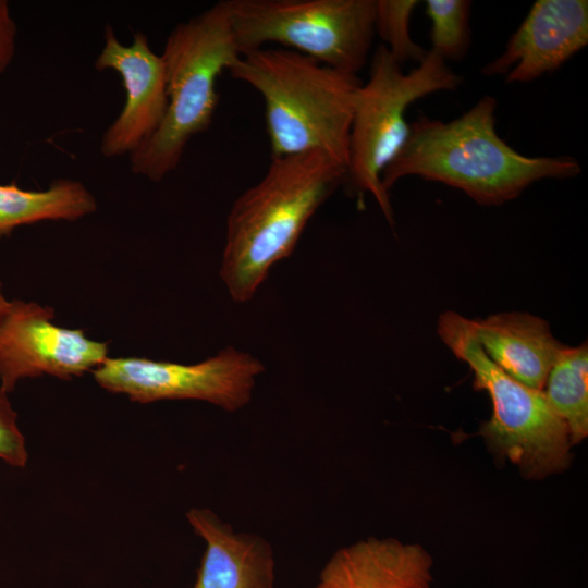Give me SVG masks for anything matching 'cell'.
Segmentation results:
<instances>
[{
    "label": "cell",
    "instance_id": "6da1fadb",
    "mask_svg": "<svg viewBox=\"0 0 588 588\" xmlns=\"http://www.w3.org/2000/svg\"><path fill=\"white\" fill-rule=\"evenodd\" d=\"M497 107V99L487 95L454 120L416 119L402 149L382 172L384 189L416 175L457 188L480 205L499 206L535 182L580 173L574 158L528 157L513 149L495 131Z\"/></svg>",
    "mask_w": 588,
    "mask_h": 588
},
{
    "label": "cell",
    "instance_id": "7a4b0ae2",
    "mask_svg": "<svg viewBox=\"0 0 588 588\" xmlns=\"http://www.w3.org/2000/svg\"><path fill=\"white\" fill-rule=\"evenodd\" d=\"M345 177L346 168L321 151L272 158L262 179L234 201L228 216L219 274L234 302L254 297Z\"/></svg>",
    "mask_w": 588,
    "mask_h": 588
},
{
    "label": "cell",
    "instance_id": "3957f363",
    "mask_svg": "<svg viewBox=\"0 0 588 588\" xmlns=\"http://www.w3.org/2000/svg\"><path fill=\"white\" fill-rule=\"evenodd\" d=\"M229 72L261 95L272 158L321 151L346 168L357 75L264 47L243 53Z\"/></svg>",
    "mask_w": 588,
    "mask_h": 588
},
{
    "label": "cell",
    "instance_id": "277c9868",
    "mask_svg": "<svg viewBox=\"0 0 588 588\" xmlns=\"http://www.w3.org/2000/svg\"><path fill=\"white\" fill-rule=\"evenodd\" d=\"M241 56L231 27L229 0L171 30L161 54L167 77V113L157 132L131 154L133 173L161 181L176 169L188 142L212 121L219 75Z\"/></svg>",
    "mask_w": 588,
    "mask_h": 588
},
{
    "label": "cell",
    "instance_id": "5b68a950",
    "mask_svg": "<svg viewBox=\"0 0 588 588\" xmlns=\"http://www.w3.org/2000/svg\"><path fill=\"white\" fill-rule=\"evenodd\" d=\"M438 334L473 370L475 388L491 399L492 415L479 431L488 448L517 465L525 478L542 479L566 469L572 458L569 433L542 390L500 369L476 340L470 319L445 311L439 318Z\"/></svg>",
    "mask_w": 588,
    "mask_h": 588
},
{
    "label": "cell",
    "instance_id": "8992f818",
    "mask_svg": "<svg viewBox=\"0 0 588 588\" xmlns=\"http://www.w3.org/2000/svg\"><path fill=\"white\" fill-rule=\"evenodd\" d=\"M462 83V76L430 50L408 73L384 45L373 52L369 78L356 95L345 183L355 192L371 194L391 224L393 209L381 175L408 137L406 110L427 95L455 90Z\"/></svg>",
    "mask_w": 588,
    "mask_h": 588
},
{
    "label": "cell",
    "instance_id": "52a82bcc",
    "mask_svg": "<svg viewBox=\"0 0 588 588\" xmlns=\"http://www.w3.org/2000/svg\"><path fill=\"white\" fill-rule=\"evenodd\" d=\"M241 54L268 42L357 75L375 35L376 0H229Z\"/></svg>",
    "mask_w": 588,
    "mask_h": 588
},
{
    "label": "cell",
    "instance_id": "ba28073f",
    "mask_svg": "<svg viewBox=\"0 0 588 588\" xmlns=\"http://www.w3.org/2000/svg\"><path fill=\"white\" fill-rule=\"evenodd\" d=\"M264 371L258 358L228 346L195 364L107 357L93 377L103 390L136 403L194 400L234 413L252 401L257 378Z\"/></svg>",
    "mask_w": 588,
    "mask_h": 588
},
{
    "label": "cell",
    "instance_id": "9c48e42d",
    "mask_svg": "<svg viewBox=\"0 0 588 588\" xmlns=\"http://www.w3.org/2000/svg\"><path fill=\"white\" fill-rule=\"evenodd\" d=\"M54 310L36 302L9 301L0 316V387L9 394L29 378L71 380L93 372L109 357V343L83 329L54 324Z\"/></svg>",
    "mask_w": 588,
    "mask_h": 588
},
{
    "label": "cell",
    "instance_id": "30bf717a",
    "mask_svg": "<svg viewBox=\"0 0 588 588\" xmlns=\"http://www.w3.org/2000/svg\"><path fill=\"white\" fill-rule=\"evenodd\" d=\"M95 68L118 72L126 93L122 111L101 137L100 151L108 158L131 155L157 132L166 117L168 96L163 59L150 49L144 33L136 32L132 44L124 46L112 27L107 26L105 46Z\"/></svg>",
    "mask_w": 588,
    "mask_h": 588
},
{
    "label": "cell",
    "instance_id": "8fae6325",
    "mask_svg": "<svg viewBox=\"0 0 588 588\" xmlns=\"http://www.w3.org/2000/svg\"><path fill=\"white\" fill-rule=\"evenodd\" d=\"M587 44V0H538L504 51L481 72L504 75L506 83H529L558 70Z\"/></svg>",
    "mask_w": 588,
    "mask_h": 588
},
{
    "label": "cell",
    "instance_id": "7c38bea8",
    "mask_svg": "<svg viewBox=\"0 0 588 588\" xmlns=\"http://www.w3.org/2000/svg\"><path fill=\"white\" fill-rule=\"evenodd\" d=\"M185 516L205 543L191 588H275V559L266 538L236 531L207 507H192Z\"/></svg>",
    "mask_w": 588,
    "mask_h": 588
},
{
    "label": "cell",
    "instance_id": "4fadbf2b",
    "mask_svg": "<svg viewBox=\"0 0 588 588\" xmlns=\"http://www.w3.org/2000/svg\"><path fill=\"white\" fill-rule=\"evenodd\" d=\"M432 567L431 555L418 543L370 537L338 549L315 588H430Z\"/></svg>",
    "mask_w": 588,
    "mask_h": 588
},
{
    "label": "cell",
    "instance_id": "5bb4252c",
    "mask_svg": "<svg viewBox=\"0 0 588 588\" xmlns=\"http://www.w3.org/2000/svg\"><path fill=\"white\" fill-rule=\"evenodd\" d=\"M486 355L518 382L542 390L548 372L564 347L549 323L528 313H499L471 320Z\"/></svg>",
    "mask_w": 588,
    "mask_h": 588
},
{
    "label": "cell",
    "instance_id": "9a60e30c",
    "mask_svg": "<svg viewBox=\"0 0 588 588\" xmlns=\"http://www.w3.org/2000/svg\"><path fill=\"white\" fill-rule=\"evenodd\" d=\"M96 209L94 195L78 181L56 180L44 191L0 184V235L46 220L76 221Z\"/></svg>",
    "mask_w": 588,
    "mask_h": 588
},
{
    "label": "cell",
    "instance_id": "2e32d148",
    "mask_svg": "<svg viewBox=\"0 0 588 588\" xmlns=\"http://www.w3.org/2000/svg\"><path fill=\"white\" fill-rule=\"evenodd\" d=\"M552 411L567 427L571 444L588 436V346H565L551 366L542 389Z\"/></svg>",
    "mask_w": 588,
    "mask_h": 588
},
{
    "label": "cell",
    "instance_id": "e0dca14e",
    "mask_svg": "<svg viewBox=\"0 0 588 588\" xmlns=\"http://www.w3.org/2000/svg\"><path fill=\"white\" fill-rule=\"evenodd\" d=\"M426 13L431 21V49L445 62L462 60L470 44L468 0H427Z\"/></svg>",
    "mask_w": 588,
    "mask_h": 588
},
{
    "label": "cell",
    "instance_id": "ac0fdd59",
    "mask_svg": "<svg viewBox=\"0 0 588 588\" xmlns=\"http://www.w3.org/2000/svg\"><path fill=\"white\" fill-rule=\"evenodd\" d=\"M417 5V0H376L375 32L401 64L406 61L419 63L428 52L409 33L411 16Z\"/></svg>",
    "mask_w": 588,
    "mask_h": 588
},
{
    "label": "cell",
    "instance_id": "d6986e66",
    "mask_svg": "<svg viewBox=\"0 0 588 588\" xmlns=\"http://www.w3.org/2000/svg\"><path fill=\"white\" fill-rule=\"evenodd\" d=\"M17 419L9 393L0 387V460L12 467L24 468L28 450Z\"/></svg>",
    "mask_w": 588,
    "mask_h": 588
},
{
    "label": "cell",
    "instance_id": "ffe728a7",
    "mask_svg": "<svg viewBox=\"0 0 588 588\" xmlns=\"http://www.w3.org/2000/svg\"><path fill=\"white\" fill-rule=\"evenodd\" d=\"M16 25L9 4L0 0V74L10 65L15 52Z\"/></svg>",
    "mask_w": 588,
    "mask_h": 588
},
{
    "label": "cell",
    "instance_id": "44dd1931",
    "mask_svg": "<svg viewBox=\"0 0 588 588\" xmlns=\"http://www.w3.org/2000/svg\"><path fill=\"white\" fill-rule=\"evenodd\" d=\"M8 304H9V299L5 297V295L3 293V290H2V285L0 283V316L5 310Z\"/></svg>",
    "mask_w": 588,
    "mask_h": 588
}]
</instances>
